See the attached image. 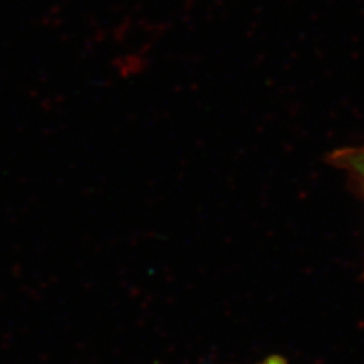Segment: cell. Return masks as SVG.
<instances>
[{
  "instance_id": "obj_1",
  "label": "cell",
  "mask_w": 364,
  "mask_h": 364,
  "mask_svg": "<svg viewBox=\"0 0 364 364\" xmlns=\"http://www.w3.org/2000/svg\"><path fill=\"white\" fill-rule=\"evenodd\" d=\"M332 161L340 168L350 170L364 178V146L338 150L332 156Z\"/></svg>"
},
{
  "instance_id": "obj_2",
  "label": "cell",
  "mask_w": 364,
  "mask_h": 364,
  "mask_svg": "<svg viewBox=\"0 0 364 364\" xmlns=\"http://www.w3.org/2000/svg\"><path fill=\"white\" fill-rule=\"evenodd\" d=\"M262 364H285V360L279 356H273V358H269L266 359Z\"/></svg>"
}]
</instances>
